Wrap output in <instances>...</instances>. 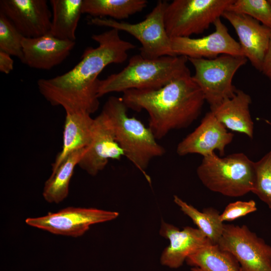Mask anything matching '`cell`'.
Listing matches in <instances>:
<instances>
[{
	"label": "cell",
	"mask_w": 271,
	"mask_h": 271,
	"mask_svg": "<svg viewBox=\"0 0 271 271\" xmlns=\"http://www.w3.org/2000/svg\"><path fill=\"white\" fill-rule=\"evenodd\" d=\"M51 26L49 33L63 40L75 41L83 0H51Z\"/></svg>",
	"instance_id": "20"
},
{
	"label": "cell",
	"mask_w": 271,
	"mask_h": 271,
	"mask_svg": "<svg viewBox=\"0 0 271 271\" xmlns=\"http://www.w3.org/2000/svg\"><path fill=\"white\" fill-rule=\"evenodd\" d=\"M127 109L121 97L112 96L105 102L101 112L110 122L124 157L150 182L146 170L151 161L163 156L166 150L149 126L129 116Z\"/></svg>",
	"instance_id": "4"
},
{
	"label": "cell",
	"mask_w": 271,
	"mask_h": 271,
	"mask_svg": "<svg viewBox=\"0 0 271 271\" xmlns=\"http://www.w3.org/2000/svg\"><path fill=\"white\" fill-rule=\"evenodd\" d=\"M268 1H269V3H270V4H271V0H268Z\"/></svg>",
	"instance_id": "31"
},
{
	"label": "cell",
	"mask_w": 271,
	"mask_h": 271,
	"mask_svg": "<svg viewBox=\"0 0 271 271\" xmlns=\"http://www.w3.org/2000/svg\"><path fill=\"white\" fill-rule=\"evenodd\" d=\"M187 58L194 68L192 78L210 108L234 96L237 89L233 85V78L246 64L247 59L245 57L224 54L210 59Z\"/></svg>",
	"instance_id": "8"
},
{
	"label": "cell",
	"mask_w": 271,
	"mask_h": 271,
	"mask_svg": "<svg viewBox=\"0 0 271 271\" xmlns=\"http://www.w3.org/2000/svg\"><path fill=\"white\" fill-rule=\"evenodd\" d=\"M261 72L271 81V39L263 60Z\"/></svg>",
	"instance_id": "30"
},
{
	"label": "cell",
	"mask_w": 271,
	"mask_h": 271,
	"mask_svg": "<svg viewBox=\"0 0 271 271\" xmlns=\"http://www.w3.org/2000/svg\"><path fill=\"white\" fill-rule=\"evenodd\" d=\"M213 24L215 31L206 36L198 38H171L174 55L187 58L207 59L224 54L243 56L239 43L230 35L220 18Z\"/></svg>",
	"instance_id": "11"
},
{
	"label": "cell",
	"mask_w": 271,
	"mask_h": 271,
	"mask_svg": "<svg viewBox=\"0 0 271 271\" xmlns=\"http://www.w3.org/2000/svg\"><path fill=\"white\" fill-rule=\"evenodd\" d=\"M118 215L117 212L95 208L68 207L43 216L28 218L25 221L28 225L54 234L77 237L90 226L112 220Z\"/></svg>",
	"instance_id": "10"
},
{
	"label": "cell",
	"mask_w": 271,
	"mask_h": 271,
	"mask_svg": "<svg viewBox=\"0 0 271 271\" xmlns=\"http://www.w3.org/2000/svg\"><path fill=\"white\" fill-rule=\"evenodd\" d=\"M148 3L146 0H83L82 12L93 18L108 16L117 21L142 12Z\"/></svg>",
	"instance_id": "23"
},
{
	"label": "cell",
	"mask_w": 271,
	"mask_h": 271,
	"mask_svg": "<svg viewBox=\"0 0 271 271\" xmlns=\"http://www.w3.org/2000/svg\"><path fill=\"white\" fill-rule=\"evenodd\" d=\"M94 118L85 112L66 113L63 145L52 165L55 171L71 153L87 148L92 140Z\"/></svg>",
	"instance_id": "18"
},
{
	"label": "cell",
	"mask_w": 271,
	"mask_h": 271,
	"mask_svg": "<svg viewBox=\"0 0 271 271\" xmlns=\"http://www.w3.org/2000/svg\"><path fill=\"white\" fill-rule=\"evenodd\" d=\"M9 54L0 51V71L9 74L14 68V61Z\"/></svg>",
	"instance_id": "29"
},
{
	"label": "cell",
	"mask_w": 271,
	"mask_h": 271,
	"mask_svg": "<svg viewBox=\"0 0 271 271\" xmlns=\"http://www.w3.org/2000/svg\"><path fill=\"white\" fill-rule=\"evenodd\" d=\"M217 244L234 256L240 271H271V246L245 225L224 224Z\"/></svg>",
	"instance_id": "9"
},
{
	"label": "cell",
	"mask_w": 271,
	"mask_h": 271,
	"mask_svg": "<svg viewBox=\"0 0 271 271\" xmlns=\"http://www.w3.org/2000/svg\"><path fill=\"white\" fill-rule=\"evenodd\" d=\"M188 61L187 57L184 56H165L150 59L140 54L134 55L121 71L99 80L98 97L132 89L160 88L190 73L187 65Z\"/></svg>",
	"instance_id": "3"
},
{
	"label": "cell",
	"mask_w": 271,
	"mask_h": 271,
	"mask_svg": "<svg viewBox=\"0 0 271 271\" xmlns=\"http://www.w3.org/2000/svg\"><path fill=\"white\" fill-rule=\"evenodd\" d=\"M168 4L167 1H159L143 21L135 24L106 18H92L88 23L124 31L132 35L140 42V54L145 58L153 59L175 56L171 39L167 33L165 24V11Z\"/></svg>",
	"instance_id": "6"
},
{
	"label": "cell",
	"mask_w": 271,
	"mask_h": 271,
	"mask_svg": "<svg viewBox=\"0 0 271 271\" xmlns=\"http://www.w3.org/2000/svg\"><path fill=\"white\" fill-rule=\"evenodd\" d=\"M96 48L88 47L80 61L71 70L56 77L37 81L39 91L53 106H61L66 113L85 112L91 114L99 106L98 76L107 65L121 64L128 57V52L136 48L122 40L114 29L93 34Z\"/></svg>",
	"instance_id": "1"
},
{
	"label": "cell",
	"mask_w": 271,
	"mask_h": 271,
	"mask_svg": "<svg viewBox=\"0 0 271 271\" xmlns=\"http://www.w3.org/2000/svg\"><path fill=\"white\" fill-rule=\"evenodd\" d=\"M233 137L210 111L206 113L200 124L178 144L176 152L180 156L197 154L204 157L217 150L222 156Z\"/></svg>",
	"instance_id": "14"
},
{
	"label": "cell",
	"mask_w": 271,
	"mask_h": 271,
	"mask_svg": "<svg viewBox=\"0 0 271 271\" xmlns=\"http://www.w3.org/2000/svg\"><path fill=\"white\" fill-rule=\"evenodd\" d=\"M75 46V41L57 38L49 33L36 38L24 37L22 63L29 67L49 70L62 63Z\"/></svg>",
	"instance_id": "17"
},
{
	"label": "cell",
	"mask_w": 271,
	"mask_h": 271,
	"mask_svg": "<svg viewBox=\"0 0 271 271\" xmlns=\"http://www.w3.org/2000/svg\"><path fill=\"white\" fill-rule=\"evenodd\" d=\"M255 179L251 191L271 209V151L254 162Z\"/></svg>",
	"instance_id": "25"
},
{
	"label": "cell",
	"mask_w": 271,
	"mask_h": 271,
	"mask_svg": "<svg viewBox=\"0 0 271 271\" xmlns=\"http://www.w3.org/2000/svg\"><path fill=\"white\" fill-rule=\"evenodd\" d=\"M256 210V203L252 200L247 201H237L230 203L226 206L220 215V219L222 222L232 221Z\"/></svg>",
	"instance_id": "28"
},
{
	"label": "cell",
	"mask_w": 271,
	"mask_h": 271,
	"mask_svg": "<svg viewBox=\"0 0 271 271\" xmlns=\"http://www.w3.org/2000/svg\"><path fill=\"white\" fill-rule=\"evenodd\" d=\"M174 201L212 244H218L223 231L224 224L220 220V213L217 209L208 207L199 211L177 195L174 196Z\"/></svg>",
	"instance_id": "24"
},
{
	"label": "cell",
	"mask_w": 271,
	"mask_h": 271,
	"mask_svg": "<svg viewBox=\"0 0 271 271\" xmlns=\"http://www.w3.org/2000/svg\"><path fill=\"white\" fill-rule=\"evenodd\" d=\"M86 148L70 154L45 182L43 196L49 203L56 204L63 201L68 196L69 185L75 167Z\"/></svg>",
	"instance_id": "22"
},
{
	"label": "cell",
	"mask_w": 271,
	"mask_h": 271,
	"mask_svg": "<svg viewBox=\"0 0 271 271\" xmlns=\"http://www.w3.org/2000/svg\"><path fill=\"white\" fill-rule=\"evenodd\" d=\"M222 17L234 29L243 56L261 72L271 39V29L242 14L226 11Z\"/></svg>",
	"instance_id": "15"
},
{
	"label": "cell",
	"mask_w": 271,
	"mask_h": 271,
	"mask_svg": "<svg viewBox=\"0 0 271 271\" xmlns=\"http://www.w3.org/2000/svg\"><path fill=\"white\" fill-rule=\"evenodd\" d=\"M123 152L117 143L113 129L105 115L101 112L94 118L92 138L78 166L89 175H97L109 160H119Z\"/></svg>",
	"instance_id": "13"
},
{
	"label": "cell",
	"mask_w": 271,
	"mask_h": 271,
	"mask_svg": "<svg viewBox=\"0 0 271 271\" xmlns=\"http://www.w3.org/2000/svg\"><path fill=\"white\" fill-rule=\"evenodd\" d=\"M186 262L191 271H240L234 256L218 244H210L200 248L188 256Z\"/></svg>",
	"instance_id": "21"
},
{
	"label": "cell",
	"mask_w": 271,
	"mask_h": 271,
	"mask_svg": "<svg viewBox=\"0 0 271 271\" xmlns=\"http://www.w3.org/2000/svg\"><path fill=\"white\" fill-rule=\"evenodd\" d=\"M0 12L24 37L50 32L52 14L46 0H1Z\"/></svg>",
	"instance_id": "12"
},
{
	"label": "cell",
	"mask_w": 271,
	"mask_h": 271,
	"mask_svg": "<svg viewBox=\"0 0 271 271\" xmlns=\"http://www.w3.org/2000/svg\"><path fill=\"white\" fill-rule=\"evenodd\" d=\"M196 173L207 189L227 197L244 196L254 186V162L242 153L224 158L215 153L204 157Z\"/></svg>",
	"instance_id": "5"
},
{
	"label": "cell",
	"mask_w": 271,
	"mask_h": 271,
	"mask_svg": "<svg viewBox=\"0 0 271 271\" xmlns=\"http://www.w3.org/2000/svg\"><path fill=\"white\" fill-rule=\"evenodd\" d=\"M251 103L249 94L237 89L233 97L210 108V111L226 128L244 133L252 139L254 125L249 110Z\"/></svg>",
	"instance_id": "19"
},
{
	"label": "cell",
	"mask_w": 271,
	"mask_h": 271,
	"mask_svg": "<svg viewBox=\"0 0 271 271\" xmlns=\"http://www.w3.org/2000/svg\"><path fill=\"white\" fill-rule=\"evenodd\" d=\"M226 11L247 15L271 29V4L268 0H234Z\"/></svg>",
	"instance_id": "26"
},
{
	"label": "cell",
	"mask_w": 271,
	"mask_h": 271,
	"mask_svg": "<svg viewBox=\"0 0 271 271\" xmlns=\"http://www.w3.org/2000/svg\"><path fill=\"white\" fill-rule=\"evenodd\" d=\"M159 234L170 242L162 253L161 263L171 268L181 267L188 257L198 249L212 244L198 228L186 226L181 230L163 220L161 222Z\"/></svg>",
	"instance_id": "16"
},
{
	"label": "cell",
	"mask_w": 271,
	"mask_h": 271,
	"mask_svg": "<svg viewBox=\"0 0 271 271\" xmlns=\"http://www.w3.org/2000/svg\"><path fill=\"white\" fill-rule=\"evenodd\" d=\"M128 108L149 114V127L157 140L171 131L188 127L200 115L205 101L190 72L152 90H129L121 97Z\"/></svg>",
	"instance_id": "2"
},
{
	"label": "cell",
	"mask_w": 271,
	"mask_h": 271,
	"mask_svg": "<svg viewBox=\"0 0 271 271\" xmlns=\"http://www.w3.org/2000/svg\"><path fill=\"white\" fill-rule=\"evenodd\" d=\"M24 37L8 18L0 12V51L18 58L22 62Z\"/></svg>",
	"instance_id": "27"
},
{
	"label": "cell",
	"mask_w": 271,
	"mask_h": 271,
	"mask_svg": "<svg viewBox=\"0 0 271 271\" xmlns=\"http://www.w3.org/2000/svg\"><path fill=\"white\" fill-rule=\"evenodd\" d=\"M234 0H174L164 14L170 38L190 37L203 33L222 16Z\"/></svg>",
	"instance_id": "7"
}]
</instances>
